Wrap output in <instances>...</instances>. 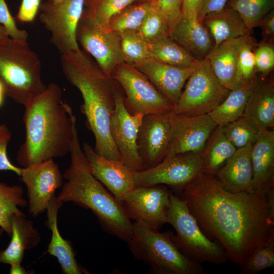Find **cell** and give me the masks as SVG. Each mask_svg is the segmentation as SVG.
<instances>
[{
    "label": "cell",
    "instance_id": "cell-9",
    "mask_svg": "<svg viewBox=\"0 0 274 274\" xmlns=\"http://www.w3.org/2000/svg\"><path fill=\"white\" fill-rule=\"evenodd\" d=\"M229 92L215 75L208 59L200 60L188 79L174 112L185 115L207 114L225 98Z\"/></svg>",
    "mask_w": 274,
    "mask_h": 274
},
{
    "label": "cell",
    "instance_id": "cell-2",
    "mask_svg": "<svg viewBox=\"0 0 274 274\" xmlns=\"http://www.w3.org/2000/svg\"><path fill=\"white\" fill-rule=\"evenodd\" d=\"M24 107L25 136L17 162L26 167L69 154L77 119L71 107L63 100L60 87L49 83Z\"/></svg>",
    "mask_w": 274,
    "mask_h": 274
},
{
    "label": "cell",
    "instance_id": "cell-34",
    "mask_svg": "<svg viewBox=\"0 0 274 274\" xmlns=\"http://www.w3.org/2000/svg\"><path fill=\"white\" fill-rule=\"evenodd\" d=\"M151 3L133 4L113 17L109 27L120 33L127 30H138L149 8Z\"/></svg>",
    "mask_w": 274,
    "mask_h": 274
},
{
    "label": "cell",
    "instance_id": "cell-48",
    "mask_svg": "<svg viewBox=\"0 0 274 274\" xmlns=\"http://www.w3.org/2000/svg\"><path fill=\"white\" fill-rule=\"evenodd\" d=\"M10 269L11 274H26L27 273L25 269L21 266V264H13L10 265Z\"/></svg>",
    "mask_w": 274,
    "mask_h": 274
},
{
    "label": "cell",
    "instance_id": "cell-38",
    "mask_svg": "<svg viewBox=\"0 0 274 274\" xmlns=\"http://www.w3.org/2000/svg\"><path fill=\"white\" fill-rule=\"evenodd\" d=\"M274 266V241L255 250L240 266L241 274H256Z\"/></svg>",
    "mask_w": 274,
    "mask_h": 274
},
{
    "label": "cell",
    "instance_id": "cell-3",
    "mask_svg": "<svg viewBox=\"0 0 274 274\" xmlns=\"http://www.w3.org/2000/svg\"><path fill=\"white\" fill-rule=\"evenodd\" d=\"M61 55L64 76L81 93L83 102L81 110L87 127L94 135V150L108 159L121 161L110 130L117 82L108 77L88 54L80 49Z\"/></svg>",
    "mask_w": 274,
    "mask_h": 274
},
{
    "label": "cell",
    "instance_id": "cell-22",
    "mask_svg": "<svg viewBox=\"0 0 274 274\" xmlns=\"http://www.w3.org/2000/svg\"><path fill=\"white\" fill-rule=\"evenodd\" d=\"M169 36L199 61L207 58L214 46L210 33L197 18L181 17L169 29Z\"/></svg>",
    "mask_w": 274,
    "mask_h": 274
},
{
    "label": "cell",
    "instance_id": "cell-47",
    "mask_svg": "<svg viewBox=\"0 0 274 274\" xmlns=\"http://www.w3.org/2000/svg\"><path fill=\"white\" fill-rule=\"evenodd\" d=\"M202 0H183L181 17L197 18Z\"/></svg>",
    "mask_w": 274,
    "mask_h": 274
},
{
    "label": "cell",
    "instance_id": "cell-50",
    "mask_svg": "<svg viewBox=\"0 0 274 274\" xmlns=\"http://www.w3.org/2000/svg\"><path fill=\"white\" fill-rule=\"evenodd\" d=\"M6 95L5 90L2 82L0 80V107L3 105Z\"/></svg>",
    "mask_w": 274,
    "mask_h": 274
},
{
    "label": "cell",
    "instance_id": "cell-1",
    "mask_svg": "<svg viewBox=\"0 0 274 274\" xmlns=\"http://www.w3.org/2000/svg\"><path fill=\"white\" fill-rule=\"evenodd\" d=\"M179 193L204 234L235 264L241 266L255 250L274 241V210L266 194L227 191L204 173Z\"/></svg>",
    "mask_w": 274,
    "mask_h": 274
},
{
    "label": "cell",
    "instance_id": "cell-5",
    "mask_svg": "<svg viewBox=\"0 0 274 274\" xmlns=\"http://www.w3.org/2000/svg\"><path fill=\"white\" fill-rule=\"evenodd\" d=\"M41 62L27 41L9 37L0 41V80L6 95L25 106L47 88Z\"/></svg>",
    "mask_w": 274,
    "mask_h": 274
},
{
    "label": "cell",
    "instance_id": "cell-33",
    "mask_svg": "<svg viewBox=\"0 0 274 274\" xmlns=\"http://www.w3.org/2000/svg\"><path fill=\"white\" fill-rule=\"evenodd\" d=\"M254 39L248 34L243 37L239 46L236 77L239 86L255 82L256 80L254 51L256 47Z\"/></svg>",
    "mask_w": 274,
    "mask_h": 274
},
{
    "label": "cell",
    "instance_id": "cell-35",
    "mask_svg": "<svg viewBox=\"0 0 274 274\" xmlns=\"http://www.w3.org/2000/svg\"><path fill=\"white\" fill-rule=\"evenodd\" d=\"M119 35L125 62L133 64L152 58L148 43L138 30H127Z\"/></svg>",
    "mask_w": 274,
    "mask_h": 274
},
{
    "label": "cell",
    "instance_id": "cell-28",
    "mask_svg": "<svg viewBox=\"0 0 274 274\" xmlns=\"http://www.w3.org/2000/svg\"><path fill=\"white\" fill-rule=\"evenodd\" d=\"M255 82L242 85L230 90L225 98L208 114L217 126L223 127L243 116Z\"/></svg>",
    "mask_w": 274,
    "mask_h": 274
},
{
    "label": "cell",
    "instance_id": "cell-11",
    "mask_svg": "<svg viewBox=\"0 0 274 274\" xmlns=\"http://www.w3.org/2000/svg\"><path fill=\"white\" fill-rule=\"evenodd\" d=\"M76 39L109 78L118 65L125 62L119 33L97 24L84 11L77 27Z\"/></svg>",
    "mask_w": 274,
    "mask_h": 274
},
{
    "label": "cell",
    "instance_id": "cell-12",
    "mask_svg": "<svg viewBox=\"0 0 274 274\" xmlns=\"http://www.w3.org/2000/svg\"><path fill=\"white\" fill-rule=\"evenodd\" d=\"M85 0H62L41 4L39 19L51 34V42L60 54L79 49L76 31Z\"/></svg>",
    "mask_w": 274,
    "mask_h": 274
},
{
    "label": "cell",
    "instance_id": "cell-15",
    "mask_svg": "<svg viewBox=\"0 0 274 274\" xmlns=\"http://www.w3.org/2000/svg\"><path fill=\"white\" fill-rule=\"evenodd\" d=\"M175 116L174 111L144 116L138 132L137 146L145 169L157 165L167 156Z\"/></svg>",
    "mask_w": 274,
    "mask_h": 274
},
{
    "label": "cell",
    "instance_id": "cell-6",
    "mask_svg": "<svg viewBox=\"0 0 274 274\" xmlns=\"http://www.w3.org/2000/svg\"><path fill=\"white\" fill-rule=\"evenodd\" d=\"M170 231L161 233L141 223H132L127 242L133 257L148 265L157 274H203L199 263L192 261L180 250Z\"/></svg>",
    "mask_w": 274,
    "mask_h": 274
},
{
    "label": "cell",
    "instance_id": "cell-49",
    "mask_svg": "<svg viewBox=\"0 0 274 274\" xmlns=\"http://www.w3.org/2000/svg\"><path fill=\"white\" fill-rule=\"evenodd\" d=\"M104 0H85L84 6L86 9H91L94 8L100 4Z\"/></svg>",
    "mask_w": 274,
    "mask_h": 274
},
{
    "label": "cell",
    "instance_id": "cell-52",
    "mask_svg": "<svg viewBox=\"0 0 274 274\" xmlns=\"http://www.w3.org/2000/svg\"><path fill=\"white\" fill-rule=\"evenodd\" d=\"M153 1H154V0H135V3L141 4V3H151Z\"/></svg>",
    "mask_w": 274,
    "mask_h": 274
},
{
    "label": "cell",
    "instance_id": "cell-13",
    "mask_svg": "<svg viewBox=\"0 0 274 274\" xmlns=\"http://www.w3.org/2000/svg\"><path fill=\"white\" fill-rule=\"evenodd\" d=\"M170 193L164 185L136 186L121 203L130 220L158 230L167 223Z\"/></svg>",
    "mask_w": 274,
    "mask_h": 274
},
{
    "label": "cell",
    "instance_id": "cell-27",
    "mask_svg": "<svg viewBox=\"0 0 274 274\" xmlns=\"http://www.w3.org/2000/svg\"><path fill=\"white\" fill-rule=\"evenodd\" d=\"M202 23L210 33L214 46L243 37L249 32L239 14L227 6L220 11L207 15Z\"/></svg>",
    "mask_w": 274,
    "mask_h": 274
},
{
    "label": "cell",
    "instance_id": "cell-41",
    "mask_svg": "<svg viewBox=\"0 0 274 274\" xmlns=\"http://www.w3.org/2000/svg\"><path fill=\"white\" fill-rule=\"evenodd\" d=\"M0 24L4 27L10 38L27 41L28 36L27 31L17 27L5 0H0Z\"/></svg>",
    "mask_w": 274,
    "mask_h": 274
},
{
    "label": "cell",
    "instance_id": "cell-23",
    "mask_svg": "<svg viewBox=\"0 0 274 274\" xmlns=\"http://www.w3.org/2000/svg\"><path fill=\"white\" fill-rule=\"evenodd\" d=\"M243 117L259 130L273 129L274 85L272 80L257 79Z\"/></svg>",
    "mask_w": 274,
    "mask_h": 274
},
{
    "label": "cell",
    "instance_id": "cell-32",
    "mask_svg": "<svg viewBox=\"0 0 274 274\" xmlns=\"http://www.w3.org/2000/svg\"><path fill=\"white\" fill-rule=\"evenodd\" d=\"M227 6L239 14L249 31L273 10L274 0H229Z\"/></svg>",
    "mask_w": 274,
    "mask_h": 274
},
{
    "label": "cell",
    "instance_id": "cell-8",
    "mask_svg": "<svg viewBox=\"0 0 274 274\" xmlns=\"http://www.w3.org/2000/svg\"><path fill=\"white\" fill-rule=\"evenodd\" d=\"M111 78L123 90L124 105L131 115L159 114L174 111L175 106L132 64L125 62L118 65Z\"/></svg>",
    "mask_w": 274,
    "mask_h": 274
},
{
    "label": "cell",
    "instance_id": "cell-46",
    "mask_svg": "<svg viewBox=\"0 0 274 274\" xmlns=\"http://www.w3.org/2000/svg\"><path fill=\"white\" fill-rule=\"evenodd\" d=\"M258 26L262 30L265 41L272 42L274 37V11L272 10L260 21Z\"/></svg>",
    "mask_w": 274,
    "mask_h": 274
},
{
    "label": "cell",
    "instance_id": "cell-26",
    "mask_svg": "<svg viewBox=\"0 0 274 274\" xmlns=\"http://www.w3.org/2000/svg\"><path fill=\"white\" fill-rule=\"evenodd\" d=\"M243 37L214 46L206 58L219 82L229 91L239 86L236 66L238 48Z\"/></svg>",
    "mask_w": 274,
    "mask_h": 274
},
{
    "label": "cell",
    "instance_id": "cell-10",
    "mask_svg": "<svg viewBox=\"0 0 274 274\" xmlns=\"http://www.w3.org/2000/svg\"><path fill=\"white\" fill-rule=\"evenodd\" d=\"M204 173L201 152L167 155L150 168L133 172L134 186L165 185L180 192Z\"/></svg>",
    "mask_w": 274,
    "mask_h": 274
},
{
    "label": "cell",
    "instance_id": "cell-40",
    "mask_svg": "<svg viewBox=\"0 0 274 274\" xmlns=\"http://www.w3.org/2000/svg\"><path fill=\"white\" fill-rule=\"evenodd\" d=\"M257 72L266 76L274 67V48L272 42L263 41L256 46L254 51Z\"/></svg>",
    "mask_w": 274,
    "mask_h": 274
},
{
    "label": "cell",
    "instance_id": "cell-7",
    "mask_svg": "<svg viewBox=\"0 0 274 274\" xmlns=\"http://www.w3.org/2000/svg\"><path fill=\"white\" fill-rule=\"evenodd\" d=\"M167 223L175 229L173 239L182 253L192 261L221 265L228 260L227 255L216 242L210 239L181 197L171 192Z\"/></svg>",
    "mask_w": 274,
    "mask_h": 274
},
{
    "label": "cell",
    "instance_id": "cell-29",
    "mask_svg": "<svg viewBox=\"0 0 274 274\" xmlns=\"http://www.w3.org/2000/svg\"><path fill=\"white\" fill-rule=\"evenodd\" d=\"M236 150L225 134L223 127L217 126L201 152L204 173L214 176Z\"/></svg>",
    "mask_w": 274,
    "mask_h": 274
},
{
    "label": "cell",
    "instance_id": "cell-18",
    "mask_svg": "<svg viewBox=\"0 0 274 274\" xmlns=\"http://www.w3.org/2000/svg\"><path fill=\"white\" fill-rule=\"evenodd\" d=\"M82 148L93 175L121 203L135 187L133 172L121 161L100 155L87 143Z\"/></svg>",
    "mask_w": 274,
    "mask_h": 274
},
{
    "label": "cell",
    "instance_id": "cell-25",
    "mask_svg": "<svg viewBox=\"0 0 274 274\" xmlns=\"http://www.w3.org/2000/svg\"><path fill=\"white\" fill-rule=\"evenodd\" d=\"M63 203L54 195L47 208V227L51 230L47 252L56 257L65 274H81L86 271L78 264L70 243L61 235L57 226V216Z\"/></svg>",
    "mask_w": 274,
    "mask_h": 274
},
{
    "label": "cell",
    "instance_id": "cell-39",
    "mask_svg": "<svg viewBox=\"0 0 274 274\" xmlns=\"http://www.w3.org/2000/svg\"><path fill=\"white\" fill-rule=\"evenodd\" d=\"M135 2V0H104L94 8L84 9V12L97 24L108 27L113 17Z\"/></svg>",
    "mask_w": 274,
    "mask_h": 274
},
{
    "label": "cell",
    "instance_id": "cell-42",
    "mask_svg": "<svg viewBox=\"0 0 274 274\" xmlns=\"http://www.w3.org/2000/svg\"><path fill=\"white\" fill-rule=\"evenodd\" d=\"M11 138L12 134L8 126L0 123V170L12 171L20 176L22 168L14 165L7 154V147Z\"/></svg>",
    "mask_w": 274,
    "mask_h": 274
},
{
    "label": "cell",
    "instance_id": "cell-24",
    "mask_svg": "<svg viewBox=\"0 0 274 274\" xmlns=\"http://www.w3.org/2000/svg\"><path fill=\"white\" fill-rule=\"evenodd\" d=\"M11 226V240L6 249L0 251V263L21 264L24 252L39 244L40 235L25 215H13Z\"/></svg>",
    "mask_w": 274,
    "mask_h": 274
},
{
    "label": "cell",
    "instance_id": "cell-36",
    "mask_svg": "<svg viewBox=\"0 0 274 274\" xmlns=\"http://www.w3.org/2000/svg\"><path fill=\"white\" fill-rule=\"evenodd\" d=\"M138 31L147 43H150L169 36V26L165 17L151 2Z\"/></svg>",
    "mask_w": 274,
    "mask_h": 274
},
{
    "label": "cell",
    "instance_id": "cell-54",
    "mask_svg": "<svg viewBox=\"0 0 274 274\" xmlns=\"http://www.w3.org/2000/svg\"><path fill=\"white\" fill-rule=\"evenodd\" d=\"M4 231V230L1 227H0V237L2 235Z\"/></svg>",
    "mask_w": 274,
    "mask_h": 274
},
{
    "label": "cell",
    "instance_id": "cell-51",
    "mask_svg": "<svg viewBox=\"0 0 274 274\" xmlns=\"http://www.w3.org/2000/svg\"><path fill=\"white\" fill-rule=\"evenodd\" d=\"M9 38V36L4 28V27L0 24V41Z\"/></svg>",
    "mask_w": 274,
    "mask_h": 274
},
{
    "label": "cell",
    "instance_id": "cell-19",
    "mask_svg": "<svg viewBox=\"0 0 274 274\" xmlns=\"http://www.w3.org/2000/svg\"><path fill=\"white\" fill-rule=\"evenodd\" d=\"M175 107L193 67L173 65L150 58L132 64Z\"/></svg>",
    "mask_w": 274,
    "mask_h": 274
},
{
    "label": "cell",
    "instance_id": "cell-53",
    "mask_svg": "<svg viewBox=\"0 0 274 274\" xmlns=\"http://www.w3.org/2000/svg\"><path fill=\"white\" fill-rule=\"evenodd\" d=\"M48 2L51 4H57L62 0H47Z\"/></svg>",
    "mask_w": 274,
    "mask_h": 274
},
{
    "label": "cell",
    "instance_id": "cell-20",
    "mask_svg": "<svg viewBox=\"0 0 274 274\" xmlns=\"http://www.w3.org/2000/svg\"><path fill=\"white\" fill-rule=\"evenodd\" d=\"M253 179L250 193L266 194L274 185V130L260 129L251 147Z\"/></svg>",
    "mask_w": 274,
    "mask_h": 274
},
{
    "label": "cell",
    "instance_id": "cell-14",
    "mask_svg": "<svg viewBox=\"0 0 274 274\" xmlns=\"http://www.w3.org/2000/svg\"><path fill=\"white\" fill-rule=\"evenodd\" d=\"M115 108L112 114L110 130L121 161L133 172L145 169L138 151V132L144 115H131L126 109L123 95L118 87Z\"/></svg>",
    "mask_w": 274,
    "mask_h": 274
},
{
    "label": "cell",
    "instance_id": "cell-16",
    "mask_svg": "<svg viewBox=\"0 0 274 274\" xmlns=\"http://www.w3.org/2000/svg\"><path fill=\"white\" fill-rule=\"evenodd\" d=\"M20 177L27 187L29 213L33 217L46 211L55 191L63 185L59 166L53 159L23 167Z\"/></svg>",
    "mask_w": 274,
    "mask_h": 274
},
{
    "label": "cell",
    "instance_id": "cell-44",
    "mask_svg": "<svg viewBox=\"0 0 274 274\" xmlns=\"http://www.w3.org/2000/svg\"><path fill=\"white\" fill-rule=\"evenodd\" d=\"M41 0H22L16 16L22 23L34 21L39 11Z\"/></svg>",
    "mask_w": 274,
    "mask_h": 274
},
{
    "label": "cell",
    "instance_id": "cell-30",
    "mask_svg": "<svg viewBox=\"0 0 274 274\" xmlns=\"http://www.w3.org/2000/svg\"><path fill=\"white\" fill-rule=\"evenodd\" d=\"M152 58L181 67H193L199 61L169 36L148 43Z\"/></svg>",
    "mask_w": 274,
    "mask_h": 274
},
{
    "label": "cell",
    "instance_id": "cell-31",
    "mask_svg": "<svg viewBox=\"0 0 274 274\" xmlns=\"http://www.w3.org/2000/svg\"><path fill=\"white\" fill-rule=\"evenodd\" d=\"M27 202L23 197L20 185L10 186L0 182V227L11 236V219L14 215H25L19 207H25Z\"/></svg>",
    "mask_w": 274,
    "mask_h": 274
},
{
    "label": "cell",
    "instance_id": "cell-4",
    "mask_svg": "<svg viewBox=\"0 0 274 274\" xmlns=\"http://www.w3.org/2000/svg\"><path fill=\"white\" fill-rule=\"evenodd\" d=\"M70 164L63 177L66 181L56 197L62 203H73L90 210L104 230L127 242L132 223L115 197L92 174L80 145L75 125L70 153Z\"/></svg>",
    "mask_w": 274,
    "mask_h": 274
},
{
    "label": "cell",
    "instance_id": "cell-17",
    "mask_svg": "<svg viewBox=\"0 0 274 274\" xmlns=\"http://www.w3.org/2000/svg\"><path fill=\"white\" fill-rule=\"evenodd\" d=\"M217 126L208 114L198 115L175 114L167 155L201 152Z\"/></svg>",
    "mask_w": 274,
    "mask_h": 274
},
{
    "label": "cell",
    "instance_id": "cell-43",
    "mask_svg": "<svg viewBox=\"0 0 274 274\" xmlns=\"http://www.w3.org/2000/svg\"><path fill=\"white\" fill-rule=\"evenodd\" d=\"M151 2L165 17L169 29L181 18L183 0H154Z\"/></svg>",
    "mask_w": 274,
    "mask_h": 274
},
{
    "label": "cell",
    "instance_id": "cell-45",
    "mask_svg": "<svg viewBox=\"0 0 274 274\" xmlns=\"http://www.w3.org/2000/svg\"><path fill=\"white\" fill-rule=\"evenodd\" d=\"M229 0H202L198 14V20L202 23L208 15L221 11L227 5Z\"/></svg>",
    "mask_w": 274,
    "mask_h": 274
},
{
    "label": "cell",
    "instance_id": "cell-21",
    "mask_svg": "<svg viewBox=\"0 0 274 274\" xmlns=\"http://www.w3.org/2000/svg\"><path fill=\"white\" fill-rule=\"evenodd\" d=\"M252 146L237 149L214 176L226 190L233 193H250L253 179Z\"/></svg>",
    "mask_w": 274,
    "mask_h": 274
},
{
    "label": "cell",
    "instance_id": "cell-37",
    "mask_svg": "<svg viewBox=\"0 0 274 274\" xmlns=\"http://www.w3.org/2000/svg\"><path fill=\"white\" fill-rule=\"evenodd\" d=\"M223 127L226 137L237 149L252 145L256 141L259 131L244 117Z\"/></svg>",
    "mask_w": 274,
    "mask_h": 274
}]
</instances>
